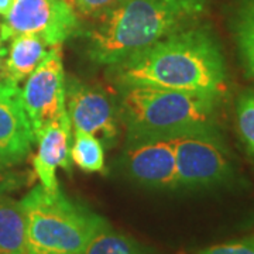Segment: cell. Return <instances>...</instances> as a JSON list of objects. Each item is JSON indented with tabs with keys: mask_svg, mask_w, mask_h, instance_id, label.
<instances>
[{
	"mask_svg": "<svg viewBox=\"0 0 254 254\" xmlns=\"http://www.w3.org/2000/svg\"><path fill=\"white\" fill-rule=\"evenodd\" d=\"M126 175L148 190H177L175 154L171 136L144 137L126 141L122 154Z\"/></svg>",
	"mask_w": 254,
	"mask_h": 254,
	"instance_id": "cell-9",
	"label": "cell"
},
{
	"mask_svg": "<svg viewBox=\"0 0 254 254\" xmlns=\"http://www.w3.org/2000/svg\"><path fill=\"white\" fill-rule=\"evenodd\" d=\"M47 48L50 47H47L43 40L31 34H21L11 38L3 64L1 81L18 85L21 81L27 79L28 75L47 57L50 51Z\"/></svg>",
	"mask_w": 254,
	"mask_h": 254,
	"instance_id": "cell-12",
	"label": "cell"
},
{
	"mask_svg": "<svg viewBox=\"0 0 254 254\" xmlns=\"http://www.w3.org/2000/svg\"><path fill=\"white\" fill-rule=\"evenodd\" d=\"M13 4V0H0V14L6 16Z\"/></svg>",
	"mask_w": 254,
	"mask_h": 254,
	"instance_id": "cell-22",
	"label": "cell"
},
{
	"mask_svg": "<svg viewBox=\"0 0 254 254\" xmlns=\"http://www.w3.org/2000/svg\"><path fill=\"white\" fill-rule=\"evenodd\" d=\"M116 86L148 85L222 95L226 63L218 37L205 23L180 30L109 66Z\"/></svg>",
	"mask_w": 254,
	"mask_h": 254,
	"instance_id": "cell-1",
	"label": "cell"
},
{
	"mask_svg": "<svg viewBox=\"0 0 254 254\" xmlns=\"http://www.w3.org/2000/svg\"><path fill=\"white\" fill-rule=\"evenodd\" d=\"M27 253L26 216L20 200L0 196V254Z\"/></svg>",
	"mask_w": 254,
	"mask_h": 254,
	"instance_id": "cell-14",
	"label": "cell"
},
{
	"mask_svg": "<svg viewBox=\"0 0 254 254\" xmlns=\"http://www.w3.org/2000/svg\"><path fill=\"white\" fill-rule=\"evenodd\" d=\"M79 28V17L68 0H13L0 26L3 41L31 34L47 47H60Z\"/></svg>",
	"mask_w": 254,
	"mask_h": 254,
	"instance_id": "cell-6",
	"label": "cell"
},
{
	"mask_svg": "<svg viewBox=\"0 0 254 254\" xmlns=\"http://www.w3.org/2000/svg\"><path fill=\"white\" fill-rule=\"evenodd\" d=\"M239 133L254 161V91H245L236 102Z\"/></svg>",
	"mask_w": 254,
	"mask_h": 254,
	"instance_id": "cell-17",
	"label": "cell"
},
{
	"mask_svg": "<svg viewBox=\"0 0 254 254\" xmlns=\"http://www.w3.org/2000/svg\"><path fill=\"white\" fill-rule=\"evenodd\" d=\"M118 89L126 141L193 128H215L222 95L148 85H126Z\"/></svg>",
	"mask_w": 254,
	"mask_h": 254,
	"instance_id": "cell-3",
	"label": "cell"
},
{
	"mask_svg": "<svg viewBox=\"0 0 254 254\" xmlns=\"http://www.w3.org/2000/svg\"><path fill=\"white\" fill-rule=\"evenodd\" d=\"M229 28L246 72L254 79V0H232Z\"/></svg>",
	"mask_w": 254,
	"mask_h": 254,
	"instance_id": "cell-13",
	"label": "cell"
},
{
	"mask_svg": "<svg viewBox=\"0 0 254 254\" xmlns=\"http://www.w3.org/2000/svg\"><path fill=\"white\" fill-rule=\"evenodd\" d=\"M71 160L86 173L105 171V150L99 138L85 131H75L71 145Z\"/></svg>",
	"mask_w": 254,
	"mask_h": 254,
	"instance_id": "cell-16",
	"label": "cell"
},
{
	"mask_svg": "<svg viewBox=\"0 0 254 254\" xmlns=\"http://www.w3.org/2000/svg\"><path fill=\"white\" fill-rule=\"evenodd\" d=\"M27 174L11 171L10 168L0 170V196L16 192L24 185H27Z\"/></svg>",
	"mask_w": 254,
	"mask_h": 254,
	"instance_id": "cell-20",
	"label": "cell"
},
{
	"mask_svg": "<svg viewBox=\"0 0 254 254\" xmlns=\"http://www.w3.org/2000/svg\"><path fill=\"white\" fill-rule=\"evenodd\" d=\"M6 54H7V50L3 47V40L0 37V81H1V76H3V64H4Z\"/></svg>",
	"mask_w": 254,
	"mask_h": 254,
	"instance_id": "cell-21",
	"label": "cell"
},
{
	"mask_svg": "<svg viewBox=\"0 0 254 254\" xmlns=\"http://www.w3.org/2000/svg\"><path fill=\"white\" fill-rule=\"evenodd\" d=\"M170 136L175 154L177 190H208L230 178L229 153L216 128H193Z\"/></svg>",
	"mask_w": 254,
	"mask_h": 254,
	"instance_id": "cell-5",
	"label": "cell"
},
{
	"mask_svg": "<svg viewBox=\"0 0 254 254\" xmlns=\"http://www.w3.org/2000/svg\"><path fill=\"white\" fill-rule=\"evenodd\" d=\"M209 0H116L86 33L92 63L112 66L174 33L203 21Z\"/></svg>",
	"mask_w": 254,
	"mask_h": 254,
	"instance_id": "cell-2",
	"label": "cell"
},
{
	"mask_svg": "<svg viewBox=\"0 0 254 254\" xmlns=\"http://www.w3.org/2000/svg\"><path fill=\"white\" fill-rule=\"evenodd\" d=\"M20 203L26 216V254H81L109 227L103 216L68 198L61 188L37 185Z\"/></svg>",
	"mask_w": 254,
	"mask_h": 254,
	"instance_id": "cell-4",
	"label": "cell"
},
{
	"mask_svg": "<svg viewBox=\"0 0 254 254\" xmlns=\"http://www.w3.org/2000/svg\"><path fill=\"white\" fill-rule=\"evenodd\" d=\"M36 136L18 85L0 81V170L24 161Z\"/></svg>",
	"mask_w": 254,
	"mask_h": 254,
	"instance_id": "cell-10",
	"label": "cell"
},
{
	"mask_svg": "<svg viewBox=\"0 0 254 254\" xmlns=\"http://www.w3.org/2000/svg\"><path fill=\"white\" fill-rule=\"evenodd\" d=\"M21 95L34 136L66 113L65 71L60 47H51L46 58L28 75Z\"/></svg>",
	"mask_w": 254,
	"mask_h": 254,
	"instance_id": "cell-8",
	"label": "cell"
},
{
	"mask_svg": "<svg viewBox=\"0 0 254 254\" xmlns=\"http://www.w3.org/2000/svg\"><path fill=\"white\" fill-rule=\"evenodd\" d=\"M65 108L75 131L99 134L109 145L118 140L120 109L105 91L75 76L65 78Z\"/></svg>",
	"mask_w": 254,
	"mask_h": 254,
	"instance_id": "cell-7",
	"label": "cell"
},
{
	"mask_svg": "<svg viewBox=\"0 0 254 254\" xmlns=\"http://www.w3.org/2000/svg\"><path fill=\"white\" fill-rule=\"evenodd\" d=\"M81 254H157L134 237L106 227L92 240Z\"/></svg>",
	"mask_w": 254,
	"mask_h": 254,
	"instance_id": "cell-15",
	"label": "cell"
},
{
	"mask_svg": "<svg viewBox=\"0 0 254 254\" xmlns=\"http://www.w3.org/2000/svg\"><path fill=\"white\" fill-rule=\"evenodd\" d=\"M37 154L33 167L40 185L47 190L60 188L57 181V168L65 171L72 170L71 145H72V125L68 113L47 125L36 136Z\"/></svg>",
	"mask_w": 254,
	"mask_h": 254,
	"instance_id": "cell-11",
	"label": "cell"
},
{
	"mask_svg": "<svg viewBox=\"0 0 254 254\" xmlns=\"http://www.w3.org/2000/svg\"><path fill=\"white\" fill-rule=\"evenodd\" d=\"M193 254H254V235L205 247Z\"/></svg>",
	"mask_w": 254,
	"mask_h": 254,
	"instance_id": "cell-18",
	"label": "cell"
},
{
	"mask_svg": "<svg viewBox=\"0 0 254 254\" xmlns=\"http://www.w3.org/2000/svg\"><path fill=\"white\" fill-rule=\"evenodd\" d=\"M78 17L98 18L108 9H110L116 0H68Z\"/></svg>",
	"mask_w": 254,
	"mask_h": 254,
	"instance_id": "cell-19",
	"label": "cell"
}]
</instances>
